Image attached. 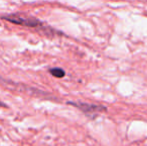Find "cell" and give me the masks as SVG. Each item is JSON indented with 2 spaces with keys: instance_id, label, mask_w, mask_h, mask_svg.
<instances>
[{
  "instance_id": "cell-1",
  "label": "cell",
  "mask_w": 147,
  "mask_h": 146,
  "mask_svg": "<svg viewBox=\"0 0 147 146\" xmlns=\"http://www.w3.org/2000/svg\"><path fill=\"white\" fill-rule=\"evenodd\" d=\"M2 18L6 21L16 24V25L26 26V27H38V26L42 25V22L39 21L36 18L20 15V14H11V15L3 16Z\"/></svg>"
},
{
  "instance_id": "cell-2",
  "label": "cell",
  "mask_w": 147,
  "mask_h": 146,
  "mask_svg": "<svg viewBox=\"0 0 147 146\" xmlns=\"http://www.w3.org/2000/svg\"><path fill=\"white\" fill-rule=\"evenodd\" d=\"M68 104L75 106L76 108L81 110L84 114L87 115V116H90L91 118L96 117L99 113L107 111V107L102 106V105H97V104L82 103V102H79V103H76V102H68Z\"/></svg>"
},
{
  "instance_id": "cell-4",
  "label": "cell",
  "mask_w": 147,
  "mask_h": 146,
  "mask_svg": "<svg viewBox=\"0 0 147 146\" xmlns=\"http://www.w3.org/2000/svg\"><path fill=\"white\" fill-rule=\"evenodd\" d=\"M0 107H3V108H7V105H6L4 102H2L1 100H0Z\"/></svg>"
},
{
  "instance_id": "cell-3",
  "label": "cell",
  "mask_w": 147,
  "mask_h": 146,
  "mask_svg": "<svg viewBox=\"0 0 147 146\" xmlns=\"http://www.w3.org/2000/svg\"><path fill=\"white\" fill-rule=\"evenodd\" d=\"M49 73L56 78H63L64 76H65V71L61 68H58V67H53V68H50L49 69Z\"/></svg>"
}]
</instances>
